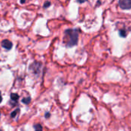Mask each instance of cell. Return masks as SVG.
I'll list each match as a JSON object with an SVG mask.
<instances>
[{
    "instance_id": "1",
    "label": "cell",
    "mask_w": 131,
    "mask_h": 131,
    "mask_svg": "<svg viewBox=\"0 0 131 131\" xmlns=\"http://www.w3.org/2000/svg\"><path fill=\"white\" fill-rule=\"evenodd\" d=\"M64 41L68 48L76 45L78 41V31L76 29H67L64 31Z\"/></svg>"
},
{
    "instance_id": "2",
    "label": "cell",
    "mask_w": 131,
    "mask_h": 131,
    "mask_svg": "<svg viewBox=\"0 0 131 131\" xmlns=\"http://www.w3.org/2000/svg\"><path fill=\"white\" fill-rule=\"evenodd\" d=\"M119 6L123 9H130L131 0H119Z\"/></svg>"
},
{
    "instance_id": "3",
    "label": "cell",
    "mask_w": 131,
    "mask_h": 131,
    "mask_svg": "<svg viewBox=\"0 0 131 131\" xmlns=\"http://www.w3.org/2000/svg\"><path fill=\"white\" fill-rule=\"evenodd\" d=\"M2 46L5 49L9 51V50H11L12 48V43L9 40H8V39H5V40H3V41H2Z\"/></svg>"
},
{
    "instance_id": "4",
    "label": "cell",
    "mask_w": 131,
    "mask_h": 131,
    "mask_svg": "<svg viewBox=\"0 0 131 131\" xmlns=\"http://www.w3.org/2000/svg\"><path fill=\"white\" fill-rule=\"evenodd\" d=\"M10 97H11V99H12V101H18V99L19 96H18L17 94L12 93V94H11V95H10Z\"/></svg>"
},
{
    "instance_id": "5",
    "label": "cell",
    "mask_w": 131,
    "mask_h": 131,
    "mask_svg": "<svg viewBox=\"0 0 131 131\" xmlns=\"http://www.w3.org/2000/svg\"><path fill=\"white\" fill-rule=\"evenodd\" d=\"M22 103L25 104H28L31 101V97H25V98H23L22 99Z\"/></svg>"
},
{
    "instance_id": "6",
    "label": "cell",
    "mask_w": 131,
    "mask_h": 131,
    "mask_svg": "<svg viewBox=\"0 0 131 131\" xmlns=\"http://www.w3.org/2000/svg\"><path fill=\"white\" fill-rule=\"evenodd\" d=\"M120 35H121V37H122V38H125V37L127 36L126 30H124V29L121 30V31H120Z\"/></svg>"
},
{
    "instance_id": "7",
    "label": "cell",
    "mask_w": 131,
    "mask_h": 131,
    "mask_svg": "<svg viewBox=\"0 0 131 131\" xmlns=\"http://www.w3.org/2000/svg\"><path fill=\"white\" fill-rule=\"evenodd\" d=\"M19 112V109H16V110H15L13 112H12V114H11V117H15V116L17 115V113H18Z\"/></svg>"
},
{
    "instance_id": "8",
    "label": "cell",
    "mask_w": 131,
    "mask_h": 131,
    "mask_svg": "<svg viewBox=\"0 0 131 131\" xmlns=\"http://www.w3.org/2000/svg\"><path fill=\"white\" fill-rule=\"evenodd\" d=\"M35 131H42V127L40 124H36L35 125Z\"/></svg>"
},
{
    "instance_id": "9",
    "label": "cell",
    "mask_w": 131,
    "mask_h": 131,
    "mask_svg": "<svg viewBox=\"0 0 131 131\" xmlns=\"http://www.w3.org/2000/svg\"><path fill=\"white\" fill-rule=\"evenodd\" d=\"M51 5V2H45L44 4V8H48Z\"/></svg>"
},
{
    "instance_id": "10",
    "label": "cell",
    "mask_w": 131,
    "mask_h": 131,
    "mask_svg": "<svg viewBox=\"0 0 131 131\" xmlns=\"http://www.w3.org/2000/svg\"><path fill=\"white\" fill-rule=\"evenodd\" d=\"M77 1H78V2H79V3H83V2H86L87 0H77Z\"/></svg>"
},
{
    "instance_id": "11",
    "label": "cell",
    "mask_w": 131,
    "mask_h": 131,
    "mask_svg": "<svg viewBox=\"0 0 131 131\" xmlns=\"http://www.w3.org/2000/svg\"><path fill=\"white\" fill-rule=\"evenodd\" d=\"M50 117V114H49V113H47V114H45V117L48 118V117Z\"/></svg>"
},
{
    "instance_id": "12",
    "label": "cell",
    "mask_w": 131,
    "mask_h": 131,
    "mask_svg": "<svg viewBox=\"0 0 131 131\" xmlns=\"http://www.w3.org/2000/svg\"><path fill=\"white\" fill-rule=\"evenodd\" d=\"M25 1H26V0H20V2L22 4V3H25Z\"/></svg>"
},
{
    "instance_id": "13",
    "label": "cell",
    "mask_w": 131,
    "mask_h": 131,
    "mask_svg": "<svg viewBox=\"0 0 131 131\" xmlns=\"http://www.w3.org/2000/svg\"><path fill=\"white\" fill-rule=\"evenodd\" d=\"M2 95H1V92H0V103L2 102Z\"/></svg>"
},
{
    "instance_id": "14",
    "label": "cell",
    "mask_w": 131,
    "mask_h": 131,
    "mask_svg": "<svg viewBox=\"0 0 131 131\" xmlns=\"http://www.w3.org/2000/svg\"><path fill=\"white\" fill-rule=\"evenodd\" d=\"M0 131H2V130H0Z\"/></svg>"
}]
</instances>
